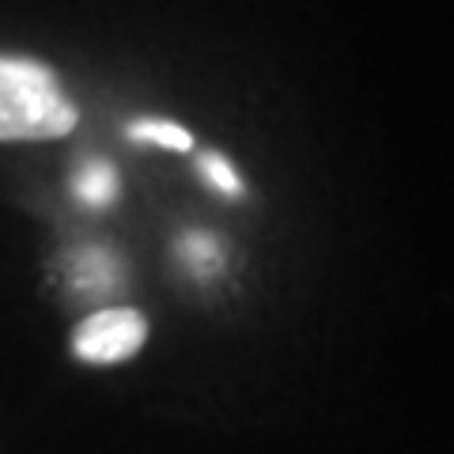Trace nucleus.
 Returning a JSON list of instances; mask_svg holds the SVG:
<instances>
[{"label": "nucleus", "mask_w": 454, "mask_h": 454, "mask_svg": "<svg viewBox=\"0 0 454 454\" xmlns=\"http://www.w3.org/2000/svg\"><path fill=\"white\" fill-rule=\"evenodd\" d=\"M76 125V106L46 65L0 57V140H53Z\"/></svg>", "instance_id": "f257e3e1"}, {"label": "nucleus", "mask_w": 454, "mask_h": 454, "mask_svg": "<svg viewBox=\"0 0 454 454\" xmlns=\"http://www.w3.org/2000/svg\"><path fill=\"white\" fill-rule=\"evenodd\" d=\"M145 337L148 322L140 310L110 307L80 322V330L73 333V352L83 364H121L145 345Z\"/></svg>", "instance_id": "f03ea898"}, {"label": "nucleus", "mask_w": 454, "mask_h": 454, "mask_svg": "<svg viewBox=\"0 0 454 454\" xmlns=\"http://www.w3.org/2000/svg\"><path fill=\"white\" fill-rule=\"evenodd\" d=\"M73 280H76V288L83 295H106L121 284V269L106 250L88 247L73 258Z\"/></svg>", "instance_id": "7ed1b4c3"}, {"label": "nucleus", "mask_w": 454, "mask_h": 454, "mask_svg": "<svg viewBox=\"0 0 454 454\" xmlns=\"http://www.w3.org/2000/svg\"><path fill=\"white\" fill-rule=\"evenodd\" d=\"M73 190H76V197H80L83 205L103 208V205H110L114 197H118V175H114L110 163L91 160V163H83V167L76 170Z\"/></svg>", "instance_id": "20e7f679"}, {"label": "nucleus", "mask_w": 454, "mask_h": 454, "mask_svg": "<svg viewBox=\"0 0 454 454\" xmlns=\"http://www.w3.org/2000/svg\"><path fill=\"white\" fill-rule=\"evenodd\" d=\"M129 137L140 140V145H160V148H170V152H190V133L182 129L175 121H155V118H145V121H133L129 125Z\"/></svg>", "instance_id": "39448f33"}, {"label": "nucleus", "mask_w": 454, "mask_h": 454, "mask_svg": "<svg viewBox=\"0 0 454 454\" xmlns=\"http://www.w3.org/2000/svg\"><path fill=\"white\" fill-rule=\"evenodd\" d=\"M182 258H186V265L193 269V273H216L223 250L208 231H190L186 239H182Z\"/></svg>", "instance_id": "423d86ee"}, {"label": "nucleus", "mask_w": 454, "mask_h": 454, "mask_svg": "<svg viewBox=\"0 0 454 454\" xmlns=\"http://www.w3.org/2000/svg\"><path fill=\"white\" fill-rule=\"evenodd\" d=\"M201 175H205L208 186H216L220 193H231V197L243 193V178H239L235 167L227 163L223 155H216V152H205L201 155Z\"/></svg>", "instance_id": "0eeeda50"}]
</instances>
